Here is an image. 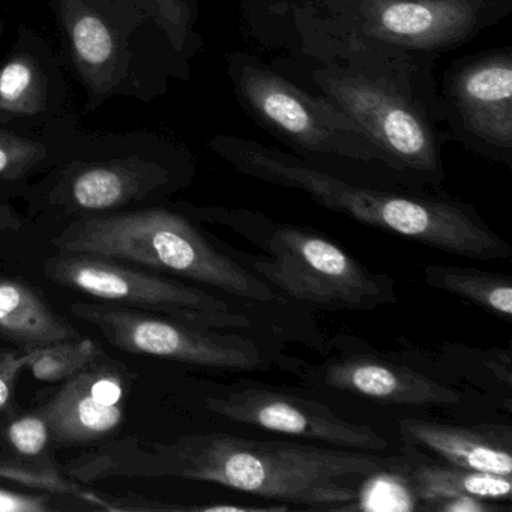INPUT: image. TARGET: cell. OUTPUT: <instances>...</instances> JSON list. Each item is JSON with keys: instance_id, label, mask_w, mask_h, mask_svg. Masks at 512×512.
<instances>
[{"instance_id": "6da1fadb", "label": "cell", "mask_w": 512, "mask_h": 512, "mask_svg": "<svg viewBox=\"0 0 512 512\" xmlns=\"http://www.w3.org/2000/svg\"><path fill=\"white\" fill-rule=\"evenodd\" d=\"M110 473L172 476L247 491L287 506L355 509L364 487L394 472L398 458L284 440L224 433L191 434L136 452L134 461H109Z\"/></svg>"}, {"instance_id": "7a4b0ae2", "label": "cell", "mask_w": 512, "mask_h": 512, "mask_svg": "<svg viewBox=\"0 0 512 512\" xmlns=\"http://www.w3.org/2000/svg\"><path fill=\"white\" fill-rule=\"evenodd\" d=\"M212 148L242 175L302 191L317 205L434 250L475 260H511L512 248L473 206L350 184L253 140L220 136Z\"/></svg>"}, {"instance_id": "3957f363", "label": "cell", "mask_w": 512, "mask_h": 512, "mask_svg": "<svg viewBox=\"0 0 512 512\" xmlns=\"http://www.w3.org/2000/svg\"><path fill=\"white\" fill-rule=\"evenodd\" d=\"M409 55L395 53L392 68L386 50L334 52L332 61L313 71V82L370 137L389 169L439 185L445 179L439 136L428 110L404 82Z\"/></svg>"}, {"instance_id": "277c9868", "label": "cell", "mask_w": 512, "mask_h": 512, "mask_svg": "<svg viewBox=\"0 0 512 512\" xmlns=\"http://www.w3.org/2000/svg\"><path fill=\"white\" fill-rule=\"evenodd\" d=\"M196 215L259 247L265 254L251 260L254 271L295 301L329 311H370L397 302L392 277L365 268L314 230L241 209H196Z\"/></svg>"}, {"instance_id": "5b68a950", "label": "cell", "mask_w": 512, "mask_h": 512, "mask_svg": "<svg viewBox=\"0 0 512 512\" xmlns=\"http://www.w3.org/2000/svg\"><path fill=\"white\" fill-rule=\"evenodd\" d=\"M52 244L65 253L95 254L179 275L247 301L277 299L266 281L218 250L187 218L166 209L76 221Z\"/></svg>"}, {"instance_id": "8992f818", "label": "cell", "mask_w": 512, "mask_h": 512, "mask_svg": "<svg viewBox=\"0 0 512 512\" xmlns=\"http://www.w3.org/2000/svg\"><path fill=\"white\" fill-rule=\"evenodd\" d=\"M512 0H322L299 8L311 43L334 52H445L511 13Z\"/></svg>"}, {"instance_id": "52a82bcc", "label": "cell", "mask_w": 512, "mask_h": 512, "mask_svg": "<svg viewBox=\"0 0 512 512\" xmlns=\"http://www.w3.org/2000/svg\"><path fill=\"white\" fill-rule=\"evenodd\" d=\"M230 79L242 106L275 136L314 154L388 167L382 152L346 113L311 97L251 58H230Z\"/></svg>"}, {"instance_id": "ba28073f", "label": "cell", "mask_w": 512, "mask_h": 512, "mask_svg": "<svg viewBox=\"0 0 512 512\" xmlns=\"http://www.w3.org/2000/svg\"><path fill=\"white\" fill-rule=\"evenodd\" d=\"M44 272L59 286L101 301L152 311L187 325L209 329L250 325L248 317L233 313L226 301L200 287L128 268L109 257L61 251L46 260Z\"/></svg>"}, {"instance_id": "9c48e42d", "label": "cell", "mask_w": 512, "mask_h": 512, "mask_svg": "<svg viewBox=\"0 0 512 512\" xmlns=\"http://www.w3.org/2000/svg\"><path fill=\"white\" fill-rule=\"evenodd\" d=\"M74 316L101 332L116 349L214 370L251 371L262 365L256 343L238 334L187 325L116 302L71 307Z\"/></svg>"}, {"instance_id": "30bf717a", "label": "cell", "mask_w": 512, "mask_h": 512, "mask_svg": "<svg viewBox=\"0 0 512 512\" xmlns=\"http://www.w3.org/2000/svg\"><path fill=\"white\" fill-rule=\"evenodd\" d=\"M205 407L215 415L287 436L331 443L353 451L382 452L388 440L364 424L340 418L319 401L266 388H245L209 397Z\"/></svg>"}, {"instance_id": "8fae6325", "label": "cell", "mask_w": 512, "mask_h": 512, "mask_svg": "<svg viewBox=\"0 0 512 512\" xmlns=\"http://www.w3.org/2000/svg\"><path fill=\"white\" fill-rule=\"evenodd\" d=\"M448 97L464 131L490 149L488 157L511 164V52L481 56L458 68L449 80Z\"/></svg>"}, {"instance_id": "7c38bea8", "label": "cell", "mask_w": 512, "mask_h": 512, "mask_svg": "<svg viewBox=\"0 0 512 512\" xmlns=\"http://www.w3.org/2000/svg\"><path fill=\"white\" fill-rule=\"evenodd\" d=\"M127 379L121 367L94 364L65 380L61 391L40 410L56 442L103 439L124 421Z\"/></svg>"}, {"instance_id": "4fadbf2b", "label": "cell", "mask_w": 512, "mask_h": 512, "mask_svg": "<svg viewBox=\"0 0 512 512\" xmlns=\"http://www.w3.org/2000/svg\"><path fill=\"white\" fill-rule=\"evenodd\" d=\"M329 388L401 406L443 407L460 403L461 394L419 371L373 356H353L323 370Z\"/></svg>"}, {"instance_id": "5bb4252c", "label": "cell", "mask_w": 512, "mask_h": 512, "mask_svg": "<svg viewBox=\"0 0 512 512\" xmlns=\"http://www.w3.org/2000/svg\"><path fill=\"white\" fill-rule=\"evenodd\" d=\"M398 431L404 445L433 452L452 466L511 478L509 427L490 424L460 427L421 419H400Z\"/></svg>"}, {"instance_id": "9a60e30c", "label": "cell", "mask_w": 512, "mask_h": 512, "mask_svg": "<svg viewBox=\"0 0 512 512\" xmlns=\"http://www.w3.org/2000/svg\"><path fill=\"white\" fill-rule=\"evenodd\" d=\"M0 337L28 350L82 334L29 284L0 278Z\"/></svg>"}, {"instance_id": "2e32d148", "label": "cell", "mask_w": 512, "mask_h": 512, "mask_svg": "<svg viewBox=\"0 0 512 512\" xmlns=\"http://www.w3.org/2000/svg\"><path fill=\"white\" fill-rule=\"evenodd\" d=\"M397 470L422 509H427L439 500L460 496L478 497L493 502L511 500V478L506 476L463 469L452 464L443 466L434 461L410 463L401 458L398 460Z\"/></svg>"}, {"instance_id": "e0dca14e", "label": "cell", "mask_w": 512, "mask_h": 512, "mask_svg": "<svg viewBox=\"0 0 512 512\" xmlns=\"http://www.w3.org/2000/svg\"><path fill=\"white\" fill-rule=\"evenodd\" d=\"M422 275L433 289L467 299L506 322L512 319V281L506 275L448 265L425 266Z\"/></svg>"}, {"instance_id": "ac0fdd59", "label": "cell", "mask_w": 512, "mask_h": 512, "mask_svg": "<svg viewBox=\"0 0 512 512\" xmlns=\"http://www.w3.org/2000/svg\"><path fill=\"white\" fill-rule=\"evenodd\" d=\"M100 344L91 338H71L25 350V368L41 382H65L98 361Z\"/></svg>"}, {"instance_id": "d6986e66", "label": "cell", "mask_w": 512, "mask_h": 512, "mask_svg": "<svg viewBox=\"0 0 512 512\" xmlns=\"http://www.w3.org/2000/svg\"><path fill=\"white\" fill-rule=\"evenodd\" d=\"M136 185L124 172L112 167L85 170L71 185V202L85 211H106L124 205L133 197Z\"/></svg>"}, {"instance_id": "ffe728a7", "label": "cell", "mask_w": 512, "mask_h": 512, "mask_svg": "<svg viewBox=\"0 0 512 512\" xmlns=\"http://www.w3.org/2000/svg\"><path fill=\"white\" fill-rule=\"evenodd\" d=\"M37 77L34 68L26 61H13L0 70V109L10 112H35Z\"/></svg>"}, {"instance_id": "44dd1931", "label": "cell", "mask_w": 512, "mask_h": 512, "mask_svg": "<svg viewBox=\"0 0 512 512\" xmlns=\"http://www.w3.org/2000/svg\"><path fill=\"white\" fill-rule=\"evenodd\" d=\"M71 38L80 61L89 67H103L112 61L115 44L106 23L97 16L85 14L71 26Z\"/></svg>"}, {"instance_id": "7402d4cb", "label": "cell", "mask_w": 512, "mask_h": 512, "mask_svg": "<svg viewBox=\"0 0 512 512\" xmlns=\"http://www.w3.org/2000/svg\"><path fill=\"white\" fill-rule=\"evenodd\" d=\"M44 157L38 143L0 133V179H16L25 175Z\"/></svg>"}, {"instance_id": "603a6c76", "label": "cell", "mask_w": 512, "mask_h": 512, "mask_svg": "<svg viewBox=\"0 0 512 512\" xmlns=\"http://www.w3.org/2000/svg\"><path fill=\"white\" fill-rule=\"evenodd\" d=\"M50 439L52 434L49 422L41 412L23 415L22 418L11 422L8 427V440L11 446L25 457H38L43 454Z\"/></svg>"}, {"instance_id": "cb8c5ba5", "label": "cell", "mask_w": 512, "mask_h": 512, "mask_svg": "<svg viewBox=\"0 0 512 512\" xmlns=\"http://www.w3.org/2000/svg\"><path fill=\"white\" fill-rule=\"evenodd\" d=\"M25 365V350L0 349V410L11 403L17 377Z\"/></svg>"}, {"instance_id": "d4e9b609", "label": "cell", "mask_w": 512, "mask_h": 512, "mask_svg": "<svg viewBox=\"0 0 512 512\" xmlns=\"http://www.w3.org/2000/svg\"><path fill=\"white\" fill-rule=\"evenodd\" d=\"M52 509L49 497L32 496L0 488V512H47Z\"/></svg>"}, {"instance_id": "484cf974", "label": "cell", "mask_w": 512, "mask_h": 512, "mask_svg": "<svg viewBox=\"0 0 512 512\" xmlns=\"http://www.w3.org/2000/svg\"><path fill=\"white\" fill-rule=\"evenodd\" d=\"M427 511L440 512H499L509 511V508L496 505L493 500L478 499V497L460 496L439 500L428 506Z\"/></svg>"}, {"instance_id": "4316f807", "label": "cell", "mask_w": 512, "mask_h": 512, "mask_svg": "<svg viewBox=\"0 0 512 512\" xmlns=\"http://www.w3.org/2000/svg\"><path fill=\"white\" fill-rule=\"evenodd\" d=\"M22 226V220L11 209L0 205V232H4V230H17Z\"/></svg>"}]
</instances>
